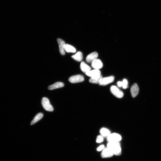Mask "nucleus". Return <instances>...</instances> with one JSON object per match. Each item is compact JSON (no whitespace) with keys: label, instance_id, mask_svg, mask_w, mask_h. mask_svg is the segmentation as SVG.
Returning <instances> with one entry per match:
<instances>
[{"label":"nucleus","instance_id":"obj_6","mask_svg":"<svg viewBox=\"0 0 161 161\" xmlns=\"http://www.w3.org/2000/svg\"><path fill=\"white\" fill-rule=\"evenodd\" d=\"M114 77L113 76L102 78L99 85L103 86L106 85L108 84L112 83L114 81Z\"/></svg>","mask_w":161,"mask_h":161},{"label":"nucleus","instance_id":"obj_15","mask_svg":"<svg viewBox=\"0 0 161 161\" xmlns=\"http://www.w3.org/2000/svg\"><path fill=\"white\" fill-rule=\"evenodd\" d=\"M64 49L67 53H75L76 51V49L72 46L65 44H64Z\"/></svg>","mask_w":161,"mask_h":161},{"label":"nucleus","instance_id":"obj_12","mask_svg":"<svg viewBox=\"0 0 161 161\" xmlns=\"http://www.w3.org/2000/svg\"><path fill=\"white\" fill-rule=\"evenodd\" d=\"M57 41L58 43L59 51L61 54L64 55L65 54V52L64 49V44H65V42L62 39L60 38L57 39Z\"/></svg>","mask_w":161,"mask_h":161},{"label":"nucleus","instance_id":"obj_2","mask_svg":"<svg viewBox=\"0 0 161 161\" xmlns=\"http://www.w3.org/2000/svg\"><path fill=\"white\" fill-rule=\"evenodd\" d=\"M42 104L43 107L46 111L49 112L53 111L54 110L53 107L47 98L43 97L42 98Z\"/></svg>","mask_w":161,"mask_h":161},{"label":"nucleus","instance_id":"obj_9","mask_svg":"<svg viewBox=\"0 0 161 161\" xmlns=\"http://www.w3.org/2000/svg\"><path fill=\"white\" fill-rule=\"evenodd\" d=\"M114 155L112 152L107 147L104 148L101 153V157L102 158H109L112 157Z\"/></svg>","mask_w":161,"mask_h":161},{"label":"nucleus","instance_id":"obj_10","mask_svg":"<svg viewBox=\"0 0 161 161\" xmlns=\"http://www.w3.org/2000/svg\"><path fill=\"white\" fill-rule=\"evenodd\" d=\"M86 75L91 78H94L100 76L101 74V72L99 70L95 69L89 71L86 73Z\"/></svg>","mask_w":161,"mask_h":161},{"label":"nucleus","instance_id":"obj_14","mask_svg":"<svg viewBox=\"0 0 161 161\" xmlns=\"http://www.w3.org/2000/svg\"><path fill=\"white\" fill-rule=\"evenodd\" d=\"M80 68L82 71L85 73L91 70L90 66L87 65L85 62L83 61L82 62L80 63Z\"/></svg>","mask_w":161,"mask_h":161},{"label":"nucleus","instance_id":"obj_18","mask_svg":"<svg viewBox=\"0 0 161 161\" xmlns=\"http://www.w3.org/2000/svg\"><path fill=\"white\" fill-rule=\"evenodd\" d=\"M43 116V114L42 113H39L37 114L34 118L32 120L31 123H30V125H32L35 124L37 122L42 119Z\"/></svg>","mask_w":161,"mask_h":161},{"label":"nucleus","instance_id":"obj_5","mask_svg":"<svg viewBox=\"0 0 161 161\" xmlns=\"http://www.w3.org/2000/svg\"><path fill=\"white\" fill-rule=\"evenodd\" d=\"M84 78L83 76L77 75L71 76L69 79V81L72 83H76L83 82Z\"/></svg>","mask_w":161,"mask_h":161},{"label":"nucleus","instance_id":"obj_3","mask_svg":"<svg viewBox=\"0 0 161 161\" xmlns=\"http://www.w3.org/2000/svg\"><path fill=\"white\" fill-rule=\"evenodd\" d=\"M121 135L116 133L110 134L107 137V141L109 142H119L121 140Z\"/></svg>","mask_w":161,"mask_h":161},{"label":"nucleus","instance_id":"obj_16","mask_svg":"<svg viewBox=\"0 0 161 161\" xmlns=\"http://www.w3.org/2000/svg\"><path fill=\"white\" fill-rule=\"evenodd\" d=\"M102 78V76L101 75L99 76L91 78L89 79V82L92 83L99 84L101 82Z\"/></svg>","mask_w":161,"mask_h":161},{"label":"nucleus","instance_id":"obj_13","mask_svg":"<svg viewBox=\"0 0 161 161\" xmlns=\"http://www.w3.org/2000/svg\"><path fill=\"white\" fill-rule=\"evenodd\" d=\"M64 85L62 82H56L48 86V89L50 90H53L55 89L60 88L64 86Z\"/></svg>","mask_w":161,"mask_h":161},{"label":"nucleus","instance_id":"obj_17","mask_svg":"<svg viewBox=\"0 0 161 161\" xmlns=\"http://www.w3.org/2000/svg\"><path fill=\"white\" fill-rule=\"evenodd\" d=\"M71 57L77 61L80 62L83 59V54L81 52L78 51L76 54L72 55Z\"/></svg>","mask_w":161,"mask_h":161},{"label":"nucleus","instance_id":"obj_20","mask_svg":"<svg viewBox=\"0 0 161 161\" xmlns=\"http://www.w3.org/2000/svg\"><path fill=\"white\" fill-rule=\"evenodd\" d=\"M101 135L103 137H108L110 134V132L108 129L105 128H102L100 130Z\"/></svg>","mask_w":161,"mask_h":161},{"label":"nucleus","instance_id":"obj_7","mask_svg":"<svg viewBox=\"0 0 161 161\" xmlns=\"http://www.w3.org/2000/svg\"><path fill=\"white\" fill-rule=\"evenodd\" d=\"M91 66L94 69L99 70L103 67V64L101 60L96 59L91 63Z\"/></svg>","mask_w":161,"mask_h":161},{"label":"nucleus","instance_id":"obj_8","mask_svg":"<svg viewBox=\"0 0 161 161\" xmlns=\"http://www.w3.org/2000/svg\"><path fill=\"white\" fill-rule=\"evenodd\" d=\"M139 88L138 85L136 83H134L131 88L130 92L132 97L135 98L138 94Z\"/></svg>","mask_w":161,"mask_h":161},{"label":"nucleus","instance_id":"obj_19","mask_svg":"<svg viewBox=\"0 0 161 161\" xmlns=\"http://www.w3.org/2000/svg\"><path fill=\"white\" fill-rule=\"evenodd\" d=\"M128 80L124 79L122 82L119 81L117 82V85L119 87H122L123 89H126L128 87Z\"/></svg>","mask_w":161,"mask_h":161},{"label":"nucleus","instance_id":"obj_4","mask_svg":"<svg viewBox=\"0 0 161 161\" xmlns=\"http://www.w3.org/2000/svg\"><path fill=\"white\" fill-rule=\"evenodd\" d=\"M110 91L112 94L116 97L119 98L123 97V92L115 86H112L110 87Z\"/></svg>","mask_w":161,"mask_h":161},{"label":"nucleus","instance_id":"obj_11","mask_svg":"<svg viewBox=\"0 0 161 161\" xmlns=\"http://www.w3.org/2000/svg\"><path fill=\"white\" fill-rule=\"evenodd\" d=\"M98 56V53L97 52H93L87 55L86 58V61L88 63H92L93 61L97 58Z\"/></svg>","mask_w":161,"mask_h":161},{"label":"nucleus","instance_id":"obj_22","mask_svg":"<svg viewBox=\"0 0 161 161\" xmlns=\"http://www.w3.org/2000/svg\"><path fill=\"white\" fill-rule=\"evenodd\" d=\"M105 146L104 145H101L99 147L97 148V151H101L104 148Z\"/></svg>","mask_w":161,"mask_h":161},{"label":"nucleus","instance_id":"obj_21","mask_svg":"<svg viewBox=\"0 0 161 161\" xmlns=\"http://www.w3.org/2000/svg\"><path fill=\"white\" fill-rule=\"evenodd\" d=\"M103 141V138L102 136L101 135L98 136L97 138L96 142L98 143H100L102 142Z\"/></svg>","mask_w":161,"mask_h":161},{"label":"nucleus","instance_id":"obj_1","mask_svg":"<svg viewBox=\"0 0 161 161\" xmlns=\"http://www.w3.org/2000/svg\"><path fill=\"white\" fill-rule=\"evenodd\" d=\"M107 147L114 155L119 156L121 154V149L119 142H109L107 145Z\"/></svg>","mask_w":161,"mask_h":161}]
</instances>
